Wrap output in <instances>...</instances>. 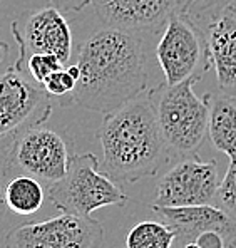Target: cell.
<instances>
[{
  "instance_id": "obj_1",
  "label": "cell",
  "mask_w": 236,
  "mask_h": 248,
  "mask_svg": "<svg viewBox=\"0 0 236 248\" xmlns=\"http://www.w3.org/2000/svg\"><path fill=\"white\" fill-rule=\"evenodd\" d=\"M77 65L81 78L72 103L87 111L109 114L146 89V52L136 32L101 29L81 46Z\"/></svg>"
},
{
  "instance_id": "obj_2",
  "label": "cell",
  "mask_w": 236,
  "mask_h": 248,
  "mask_svg": "<svg viewBox=\"0 0 236 248\" xmlns=\"http://www.w3.org/2000/svg\"><path fill=\"white\" fill-rule=\"evenodd\" d=\"M97 138L103 146L101 171L116 183L146 180L168 159V146L148 96L104 114Z\"/></svg>"
},
{
  "instance_id": "obj_3",
  "label": "cell",
  "mask_w": 236,
  "mask_h": 248,
  "mask_svg": "<svg viewBox=\"0 0 236 248\" xmlns=\"http://www.w3.org/2000/svg\"><path fill=\"white\" fill-rule=\"evenodd\" d=\"M194 82L198 79H188L176 86L164 82L148 94L162 140L168 149L179 155H194L208 134L209 94L196 96Z\"/></svg>"
},
{
  "instance_id": "obj_4",
  "label": "cell",
  "mask_w": 236,
  "mask_h": 248,
  "mask_svg": "<svg viewBox=\"0 0 236 248\" xmlns=\"http://www.w3.org/2000/svg\"><path fill=\"white\" fill-rule=\"evenodd\" d=\"M47 198L62 213L90 217L104 206H124L129 196L121 185L101 171L92 153L71 155L64 178L49 185Z\"/></svg>"
},
{
  "instance_id": "obj_5",
  "label": "cell",
  "mask_w": 236,
  "mask_h": 248,
  "mask_svg": "<svg viewBox=\"0 0 236 248\" xmlns=\"http://www.w3.org/2000/svg\"><path fill=\"white\" fill-rule=\"evenodd\" d=\"M71 153L59 133L44 126L29 127L14 136L3 165V176L29 174L52 185L62 180Z\"/></svg>"
},
{
  "instance_id": "obj_6",
  "label": "cell",
  "mask_w": 236,
  "mask_h": 248,
  "mask_svg": "<svg viewBox=\"0 0 236 248\" xmlns=\"http://www.w3.org/2000/svg\"><path fill=\"white\" fill-rule=\"evenodd\" d=\"M156 57L168 86L201 79L208 71V54L201 31L177 7L166 22V29L156 47Z\"/></svg>"
},
{
  "instance_id": "obj_7",
  "label": "cell",
  "mask_w": 236,
  "mask_h": 248,
  "mask_svg": "<svg viewBox=\"0 0 236 248\" xmlns=\"http://www.w3.org/2000/svg\"><path fill=\"white\" fill-rule=\"evenodd\" d=\"M52 114L50 96L17 59L0 74V140L42 126Z\"/></svg>"
},
{
  "instance_id": "obj_8",
  "label": "cell",
  "mask_w": 236,
  "mask_h": 248,
  "mask_svg": "<svg viewBox=\"0 0 236 248\" xmlns=\"http://www.w3.org/2000/svg\"><path fill=\"white\" fill-rule=\"evenodd\" d=\"M104 228L90 217L62 213L37 223H25L10 230L7 248H99Z\"/></svg>"
},
{
  "instance_id": "obj_9",
  "label": "cell",
  "mask_w": 236,
  "mask_h": 248,
  "mask_svg": "<svg viewBox=\"0 0 236 248\" xmlns=\"http://www.w3.org/2000/svg\"><path fill=\"white\" fill-rule=\"evenodd\" d=\"M220 181L215 159L203 161L194 155L166 171L156 188L154 205L169 208L211 205Z\"/></svg>"
},
{
  "instance_id": "obj_10",
  "label": "cell",
  "mask_w": 236,
  "mask_h": 248,
  "mask_svg": "<svg viewBox=\"0 0 236 248\" xmlns=\"http://www.w3.org/2000/svg\"><path fill=\"white\" fill-rule=\"evenodd\" d=\"M12 35L19 44V52L25 57L30 54H50L65 65L72 56V31L67 20L56 7H44L30 12L25 19L24 31L14 20Z\"/></svg>"
},
{
  "instance_id": "obj_11",
  "label": "cell",
  "mask_w": 236,
  "mask_h": 248,
  "mask_svg": "<svg viewBox=\"0 0 236 248\" xmlns=\"http://www.w3.org/2000/svg\"><path fill=\"white\" fill-rule=\"evenodd\" d=\"M206 44L208 64L215 71L221 94L236 97V10H221L199 25Z\"/></svg>"
},
{
  "instance_id": "obj_12",
  "label": "cell",
  "mask_w": 236,
  "mask_h": 248,
  "mask_svg": "<svg viewBox=\"0 0 236 248\" xmlns=\"http://www.w3.org/2000/svg\"><path fill=\"white\" fill-rule=\"evenodd\" d=\"M107 27L129 32L151 31L166 24L179 0H90Z\"/></svg>"
},
{
  "instance_id": "obj_13",
  "label": "cell",
  "mask_w": 236,
  "mask_h": 248,
  "mask_svg": "<svg viewBox=\"0 0 236 248\" xmlns=\"http://www.w3.org/2000/svg\"><path fill=\"white\" fill-rule=\"evenodd\" d=\"M164 223L176 232V240L181 243L194 242L205 232H220L228 245H236V220L215 205L199 206H151Z\"/></svg>"
},
{
  "instance_id": "obj_14",
  "label": "cell",
  "mask_w": 236,
  "mask_h": 248,
  "mask_svg": "<svg viewBox=\"0 0 236 248\" xmlns=\"http://www.w3.org/2000/svg\"><path fill=\"white\" fill-rule=\"evenodd\" d=\"M208 134L218 151L236 161V97L209 96Z\"/></svg>"
},
{
  "instance_id": "obj_15",
  "label": "cell",
  "mask_w": 236,
  "mask_h": 248,
  "mask_svg": "<svg viewBox=\"0 0 236 248\" xmlns=\"http://www.w3.org/2000/svg\"><path fill=\"white\" fill-rule=\"evenodd\" d=\"M3 198L7 210L20 217H30L42 208L45 191L37 178H32L29 174H15L5 183Z\"/></svg>"
},
{
  "instance_id": "obj_16",
  "label": "cell",
  "mask_w": 236,
  "mask_h": 248,
  "mask_svg": "<svg viewBox=\"0 0 236 248\" xmlns=\"http://www.w3.org/2000/svg\"><path fill=\"white\" fill-rule=\"evenodd\" d=\"M174 243L176 232L164 221H141L126 236V248H173Z\"/></svg>"
},
{
  "instance_id": "obj_17",
  "label": "cell",
  "mask_w": 236,
  "mask_h": 248,
  "mask_svg": "<svg viewBox=\"0 0 236 248\" xmlns=\"http://www.w3.org/2000/svg\"><path fill=\"white\" fill-rule=\"evenodd\" d=\"M236 0H186L179 5V10L188 17L196 27L205 24L221 10L233 7Z\"/></svg>"
},
{
  "instance_id": "obj_18",
  "label": "cell",
  "mask_w": 236,
  "mask_h": 248,
  "mask_svg": "<svg viewBox=\"0 0 236 248\" xmlns=\"http://www.w3.org/2000/svg\"><path fill=\"white\" fill-rule=\"evenodd\" d=\"M17 59L22 62L25 72L30 76L32 81L37 82L39 86H42L44 81H45L50 74L64 69L62 62L57 59L56 56H50V54H30V56L25 57L24 54L19 52Z\"/></svg>"
},
{
  "instance_id": "obj_19",
  "label": "cell",
  "mask_w": 236,
  "mask_h": 248,
  "mask_svg": "<svg viewBox=\"0 0 236 248\" xmlns=\"http://www.w3.org/2000/svg\"><path fill=\"white\" fill-rule=\"evenodd\" d=\"M75 86H77V81L72 78L67 72V69H60V71H56L54 74H50L49 78L44 81L42 89L49 94L50 97H57L60 99V104H71L72 103V94L75 91Z\"/></svg>"
},
{
  "instance_id": "obj_20",
  "label": "cell",
  "mask_w": 236,
  "mask_h": 248,
  "mask_svg": "<svg viewBox=\"0 0 236 248\" xmlns=\"http://www.w3.org/2000/svg\"><path fill=\"white\" fill-rule=\"evenodd\" d=\"M213 203L236 220V161H231L226 174L220 181Z\"/></svg>"
},
{
  "instance_id": "obj_21",
  "label": "cell",
  "mask_w": 236,
  "mask_h": 248,
  "mask_svg": "<svg viewBox=\"0 0 236 248\" xmlns=\"http://www.w3.org/2000/svg\"><path fill=\"white\" fill-rule=\"evenodd\" d=\"M194 243L199 248H226L228 242L220 232H205L196 236Z\"/></svg>"
},
{
  "instance_id": "obj_22",
  "label": "cell",
  "mask_w": 236,
  "mask_h": 248,
  "mask_svg": "<svg viewBox=\"0 0 236 248\" xmlns=\"http://www.w3.org/2000/svg\"><path fill=\"white\" fill-rule=\"evenodd\" d=\"M50 3L60 12H81L86 5H89L90 0H50Z\"/></svg>"
},
{
  "instance_id": "obj_23",
  "label": "cell",
  "mask_w": 236,
  "mask_h": 248,
  "mask_svg": "<svg viewBox=\"0 0 236 248\" xmlns=\"http://www.w3.org/2000/svg\"><path fill=\"white\" fill-rule=\"evenodd\" d=\"M3 189H5V183L0 180V217L5 213L7 205H5V198H3Z\"/></svg>"
},
{
  "instance_id": "obj_24",
  "label": "cell",
  "mask_w": 236,
  "mask_h": 248,
  "mask_svg": "<svg viewBox=\"0 0 236 248\" xmlns=\"http://www.w3.org/2000/svg\"><path fill=\"white\" fill-rule=\"evenodd\" d=\"M9 44L3 42L2 39H0V64H2L3 61L7 59V56H9Z\"/></svg>"
},
{
  "instance_id": "obj_25",
  "label": "cell",
  "mask_w": 236,
  "mask_h": 248,
  "mask_svg": "<svg viewBox=\"0 0 236 248\" xmlns=\"http://www.w3.org/2000/svg\"><path fill=\"white\" fill-rule=\"evenodd\" d=\"M181 248H199V247L196 245L194 242H190V243H184V245H181Z\"/></svg>"
},
{
  "instance_id": "obj_26",
  "label": "cell",
  "mask_w": 236,
  "mask_h": 248,
  "mask_svg": "<svg viewBox=\"0 0 236 248\" xmlns=\"http://www.w3.org/2000/svg\"><path fill=\"white\" fill-rule=\"evenodd\" d=\"M181 245H184V243H181L179 240H176V243H174V247H173V248H181Z\"/></svg>"
},
{
  "instance_id": "obj_27",
  "label": "cell",
  "mask_w": 236,
  "mask_h": 248,
  "mask_svg": "<svg viewBox=\"0 0 236 248\" xmlns=\"http://www.w3.org/2000/svg\"><path fill=\"white\" fill-rule=\"evenodd\" d=\"M226 248H236V245H228Z\"/></svg>"
},
{
  "instance_id": "obj_28",
  "label": "cell",
  "mask_w": 236,
  "mask_h": 248,
  "mask_svg": "<svg viewBox=\"0 0 236 248\" xmlns=\"http://www.w3.org/2000/svg\"><path fill=\"white\" fill-rule=\"evenodd\" d=\"M179 2H181V3H183V2H186V0H179Z\"/></svg>"
},
{
  "instance_id": "obj_29",
  "label": "cell",
  "mask_w": 236,
  "mask_h": 248,
  "mask_svg": "<svg viewBox=\"0 0 236 248\" xmlns=\"http://www.w3.org/2000/svg\"><path fill=\"white\" fill-rule=\"evenodd\" d=\"M233 9H235V10H236V3H235V5H233Z\"/></svg>"
},
{
  "instance_id": "obj_30",
  "label": "cell",
  "mask_w": 236,
  "mask_h": 248,
  "mask_svg": "<svg viewBox=\"0 0 236 248\" xmlns=\"http://www.w3.org/2000/svg\"><path fill=\"white\" fill-rule=\"evenodd\" d=\"M0 2H2V0H0Z\"/></svg>"
}]
</instances>
